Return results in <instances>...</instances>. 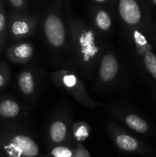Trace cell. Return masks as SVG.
Wrapping results in <instances>:
<instances>
[{"label": "cell", "instance_id": "cell-9", "mask_svg": "<svg viewBox=\"0 0 156 157\" xmlns=\"http://www.w3.org/2000/svg\"><path fill=\"white\" fill-rule=\"evenodd\" d=\"M50 134H51V138L52 142H54L56 144L62 143L65 139V136H66L65 124L60 121H54L51 126Z\"/></svg>", "mask_w": 156, "mask_h": 157}, {"label": "cell", "instance_id": "cell-15", "mask_svg": "<svg viewBox=\"0 0 156 157\" xmlns=\"http://www.w3.org/2000/svg\"><path fill=\"white\" fill-rule=\"evenodd\" d=\"M144 63L147 70L156 78V56L151 52H147L144 57Z\"/></svg>", "mask_w": 156, "mask_h": 157}, {"label": "cell", "instance_id": "cell-19", "mask_svg": "<svg viewBox=\"0 0 156 157\" xmlns=\"http://www.w3.org/2000/svg\"><path fill=\"white\" fill-rule=\"evenodd\" d=\"M134 38H135V40H136V42L139 44V45H145L146 43H147V41H146V39L139 32V31H135L134 32Z\"/></svg>", "mask_w": 156, "mask_h": 157}, {"label": "cell", "instance_id": "cell-18", "mask_svg": "<svg viewBox=\"0 0 156 157\" xmlns=\"http://www.w3.org/2000/svg\"><path fill=\"white\" fill-rule=\"evenodd\" d=\"M72 157H90V155L84 146L78 145L76 150L73 153Z\"/></svg>", "mask_w": 156, "mask_h": 157}, {"label": "cell", "instance_id": "cell-4", "mask_svg": "<svg viewBox=\"0 0 156 157\" xmlns=\"http://www.w3.org/2000/svg\"><path fill=\"white\" fill-rule=\"evenodd\" d=\"M34 19L27 17H13L10 22V32L15 39H21L32 33Z\"/></svg>", "mask_w": 156, "mask_h": 157}, {"label": "cell", "instance_id": "cell-1", "mask_svg": "<svg viewBox=\"0 0 156 157\" xmlns=\"http://www.w3.org/2000/svg\"><path fill=\"white\" fill-rule=\"evenodd\" d=\"M72 38L75 48L81 53L85 61L89 60L97 52L96 39L93 31L83 24L74 22L72 27Z\"/></svg>", "mask_w": 156, "mask_h": 157}, {"label": "cell", "instance_id": "cell-14", "mask_svg": "<svg viewBox=\"0 0 156 157\" xmlns=\"http://www.w3.org/2000/svg\"><path fill=\"white\" fill-rule=\"evenodd\" d=\"M73 131H74V135L75 139L80 142L87 139V137L89 136V132H90L89 126L83 122L75 123L73 126Z\"/></svg>", "mask_w": 156, "mask_h": 157}, {"label": "cell", "instance_id": "cell-13", "mask_svg": "<svg viewBox=\"0 0 156 157\" xmlns=\"http://www.w3.org/2000/svg\"><path fill=\"white\" fill-rule=\"evenodd\" d=\"M95 22L97 26L102 30H108L111 26V18L109 15L104 10H99L96 14Z\"/></svg>", "mask_w": 156, "mask_h": 157}, {"label": "cell", "instance_id": "cell-11", "mask_svg": "<svg viewBox=\"0 0 156 157\" xmlns=\"http://www.w3.org/2000/svg\"><path fill=\"white\" fill-rule=\"evenodd\" d=\"M19 112V107L13 100H4L0 104V115L4 118H13Z\"/></svg>", "mask_w": 156, "mask_h": 157}, {"label": "cell", "instance_id": "cell-12", "mask_svg": "<svg viewBox=\"0 0 156 157\" xmlns=\"http://www.w3.org/2000/svg\"><path fill=\"white\" fill-rule=\"evenodd\" d=\"M116 143L120 149L128 151V152L135 151L138 148L137 141L134 138H132L129 135H126V134L119 135L116 139Z\"/></svg>", "mask_w": 156, "mask_h": 157}, {"label": "cell", "instance_id": "cell-10", "mask_svg": "<svg viewBox=\"0 0 156 157\" xmlns=\"http://www.w3.org/2000/svg\"><path fill=\"white\" fill-rule=\"evenodd\" d=\"M126 123L131 130L139 133L146 132L149 128L147 122L144 120L133 114H130L126 117Z\"/></svg>", "mask_w": 156, "mask_h": 157}, {"label": "cell", "instance_id": "cell-2", "mask_svg": "<svg viewBox=\"0 0 156 157\" xmlns=\"http://www.w3.org/2000/svg\"><path fill=\"white\" fill-rule=\"evenodd\" d=\"M45 37L48 42L54 48L62 47L66 40V30L61 17L55 13L46 17L43 23Z\"/></svg>", "mask_w": 156, "mask_h": 157}, {"label": "cell", "instance_id": "cell-8", "mask_svg": "<svg viewBox=\"0 0 156 157\" xmlns=\"http://www.w3.org/2000/svg\"><path fill=\"white\" fill-rule=\"evenodd\" d=\"M18 86L20 87V90L27 95H29L34 90V79L33 75L29 72H22L18 76Z\"/></svg>", "mask_w": 156, "mask_h": 157}, {"label": "cell", "instance_id": "cell-5", "mask_svg": "<svg viewBox=\"0 0 156 157\" xmlns=\"http://www.w3.org/2000/svg\"><path fill=\"white\" fill-rule=\"evenodd\" d=\"M120 14L128 24H136L141 19V10L135 0H120Z\"/></svg>", "mask_w": 156, "mask_h": 157}, {"label": "cell", "instance_id": "cell-22", "mask_svg": "<svg viewBox=\"0 0 156 157\" xmlns=\"http://www.w3.org/2000/svg\"><path fill=\"white\" fill-rule=\"evenodd\" d=\"M4 82H5V79H4V76L3 75L0 73V87L4 85Z\"/></svg>", "mask_w": 156, "mask_h": 157}, {"label": "cell", "instance_id": "cell-21", "mask_svg": "<svg viewBox=\"0 0 156 157\" xmlns=\"http://www.w3.org/2000/svg\"><path fill=\"white\" fill-rule=\"evenodd\" d=\"M9 2L15 8H19V9L24 7L25 5V0H9Z\"/></svg>", "mask_w": 156, "mask_h": 157}, {"label": "cell", "instance_id": "cell-16", "mask_svg": "<svg viewBox=\"0 0 156 157\" xmlns=\"http://www.w3.org/2000/svg\"><path fill=\"white\" fill-rule=\"evenodd\" d=\"M72 155H73L72 150H70L67 147L59 146V147H55L51 151L50 157H72Z\"/></svg>", "mask_w": 156, "mask_h": 157}, {"label": "cell", "instance_id": "cell-6", "mask_svg": "<svg viewBox=\"0 0 156 157\" xmlns=\"http://www.w3.org/2000/svg\"><path fill=\"white\" fill-rule=\"evenodd\" d=\"M119 71V64L116 58L112 54H107L103 57L100 64L99 75L101 80L109 82L115 78Z\"/></svg>", "mask_w": 156, "mask_h": 157}, {"label": "cell", "instance_id": "cell-17", "mask_svg": "<svg viewBox=\"0 0 156 157\" xmlns=\"http://www.w3.org/2000/svg\"><path fill=\"white\" fill-rule=\"evenodd\" d=\"M63 83L68 88H74L77 86L78 80L75 75L72 74H65L63 76Z\"/></svg>", "mask_w": 156, "mask_h": 157}, {"label": "cell", "instance_id": "cell-7", "mask_svg": "<svg viewBox=\"0 0 156 157\" xmlns=\"http://www.w3.org/2000/svg\"><path fill=\"white\" fill-rule=\"evenodd\" d=\"M33 53V47L28 42L19 43L13 46L8 51V55L11 60L18 63H23L28 61Z\"/></svg>", "mask_w": 156, "mask_h": 157}, {"label": "cell", "instance_id": "cell-23", "mask_svg": "<svg viewBox=\"0 0 156 157\" xmlns=\"http://www.w3.org/2000/svg\"><path fill=\"white\" fill-rule=\"evenodd\" d=\"M94 1H97V2H99V3H102V2H105L106 0H94Z\"/></svg>", "mask_w": 156, "mask_h": 157}, {"label": "cell", "instance_id": "cell-3", "mask_svg": "<svg viewBox=\"0 0 156 157\" xmlns=\"http://www.w3.org/2000/svg\"><path fill=\"white\" fill-rule=\"evenodd\" d=\"M7 153L11 157H35L39 154V148L29 137L17 135L7 146Z\"/></svg>", "mask_w": 156, "mask_h": 157}, {"label": "cell", "instance_id": "cell-20", "mask_svg": "<svg viewBox=\"0 0 156 157\" xmlns=\"http://www.w3.org/2000/svg\"><path fill=\"white\" fill-rule=\"evenodd\" d=\"M6 16L3 10L0 9V34L5 30L6 28Z\"/></svg>", "mask_w": 156, "mask_h": 157}]
</instances>
